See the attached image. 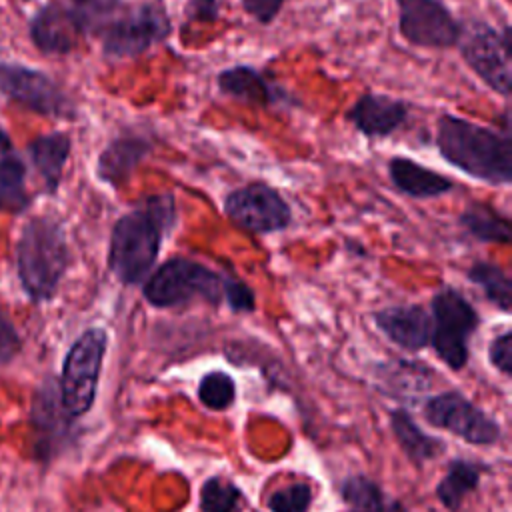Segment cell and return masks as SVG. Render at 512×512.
Instances as JSON below:
<instances>
[{
  "mask_svg": "<svg viewBox=\"0 0 512 512\" xmlns=\"http://www.w3.org/2000/svg\"><path fill=\"white\" fill-rule=\"evenodd\" d=\"M176 226L172 194H150L122 214L110 232L108 268L124 286L142 284L154 270L164 240Z\"/></svg>",
  "mask_w": 512,
  "mask_h": 512,
  "instance_id": "obj_1",
  "label": "cell"
},
{
  "mask_svg": "<svg viewBox=\"0 0 512 512\" xmlns=\"http://www.w3.org/2000/svg\"><path fill=\"white\" fill-rule=\"evenodd\" d=\"M434 142L440 156L470 178L490 186L512 182L510 130L482 126L446 112L436 120Z\"/></svg>",
  "mask_w": 512,
  "mask_h": 512,
  "instance_id": "obj_2",
  "label": "cell"
},
{
  "mask_svg": "<svg viewBox=\"0 0 512 512\" xmlns=\"http://www.w3.org/2000/svg\"><path fill=\"white\" fill-rule=\"evenodd\" d=\"M18 276L34 302L50 300L70 264V250L62 226L50 216H36L22 228L18 250Z\"/></svg>",
  "mask_w": 512,
  "mask_h": 512,
  "instance_id": "obj_3",
  "label": "cell"
},
{
  "mask_svg": "<svg viewBox=\"0 0 512 512\" xmlns=\"http://www.w3.org/2000/svg\"><path fill=\"white\" fill-rule=\"evenodd\" d=\"M226 274H220L202 262L186 256H174L162 262L142 286V294L148 304L156 308H172L186 304L194 298H202L210 304L224 302Z\"/></svg>",
  "mask_w": 512,
  "mask_h": 512,
  "instance_id": "obj_4",
  "label": "cell"
},
{
  "mask_svg": "<svg viewBox=\"0 0 512 512\" xmlns=\"http://www.w3.org/2000/svg\"><path fill=\"white\" fill-rule=\"evenodd\" d=\"M170 32L172 22L162 0L128 4L102 30V52L108 58H136L164 42Z\"/></svg>",
  "mask_w": 512,
  "mask_h": 512,
  "instance_id": "obj_5",
  "label": "cell"
},
{
  "mask_svg": "<svg viewBox=\"0 0 512 512\" xmlns=\"http://www.w3.org/2000/svg\"><path fill=\"white\" fill-rule=\"evenodd\" d=\"M466 66L496 94L508 98L512 92V32L510 24L494 28L484 20L462 24L456 44Z\"/></svg>",
  "mask_w": 512,
  "mask_h": 512,
  "instance_id": "obj_6",
  "label": "cell"
},
{
  "mask_svg": "<svg viewBox=\"0 0 512 512\" xmlns=\"http://www.w3.org/2000/svg\"><path fill=\"white\" fill-rule=\"evenodd\" d=\"M108 336L102 328H88L70 346L60 378V400L68 416L76 418L92 408Z\"/></svg>",
  "mask_w": 512,
  "mask_h": 512,
  "instance_id": "obj_7",
  "label": "cell"
},
{
  "mask_svg": "<svg viewBox=\"0 0 512 512\" xmlns=\"http://www.w3.org/2000/svg\"><path fill=\"white\" fill-rule=\"evenodd\" d=\"M430 308V344L444 364L460 370L468 362V342L478 328V312L462 296V292L452 286L438 290L430 302Z\"/></svg>",
  "mask_w": 512,
  "mask_h": 512,
  "instance_id": "obj_8",
  "label": "cell"
},
{
  "mask_svg": "<svg viewBox=\"0 0 512 512\" xmlns=\"http://www.w3.org/2000/svg\"><path fill=\"white\" fill-rule=\"evenodd\" d=\"M222 210L234 226L250 234H274L292 224L290 204L266 182H248L230 190Z\"/></svg>",
  "mask_w": 512,
  "mask_h": 512,
  "instance_id": "obj_9",
  "label": "cell"
},
{
  "mask_svg": "<svg viewBox=\"0 0 512 512\" xmlns=\"http://www.w3.org/2000/svg\"><path fill=\"white\" fill-rule=\"evenodd\" d=\"M400 36L420 48H452L462 36V22L442 0H396Z\"/></svg>",
  "mask_w": 512,
  "mask_h": 512,
  "instance_id": "obj_10",
  "label": "cell"
},
{
  "mask_svg": "<svg viewBox=\"0 0 512 512\" xmlns=\"http://www.w3.org/2000/svg\"><path fill=\"white\" fill-rule=\"evenodd\" d=\"M424 416L432 426L446 428L470 444H494L500 438V426L460 392L432 396Z\"/></svg>",
  "mask_w": 512,
  "mask_h": 512,
  "instance_id": "obj_11",
  "label": "cell"
},
{
  "mask_svg": "<svg viewBox=\"0 0 512 512\" xmlns=\"http://www.w3.org/2000/svg\"><path fill=\"white\" fill-rule=\"evenodd\" d=\"M0 92L44 116L72 114V102L60 86L44 72L22 64H0Z\"/></svg>",
  "mask_w": 512,
  "mask_h": 512,
  "instance_id": "obj_12",
  "label": "cell"
},
{
  "mask_svg": "<svg viewBox=\"0 0 512 512\" xmlns=\"http://www.w3.org/2000/svg\"><path fill=\"white\" fill-rule=\"evenodd\" d=\"M410 108L404 100L388 94L364 92L348 108V122L366 138H388L408 120Z\"/></svg>",
  "mask_w": 512,
  "mask_h": 512,
  "instance_id": "obj_13",
  "label": "cell"
},
{
  "mask_svg": "<svg viewBox=\"0 0 512 512\" xmlns=\"http://www.w3.org/2000/svg\"><path fill=\"white\" fill-rule=\"evenodd\" d=\"M154 142L144 132H124L112 138L98 156L96 176L110 188H120L140 162L152 152Z\"/></svg>",
  "mask_w": 512,
  "mask_h": 512,
  "instance_id": "obj_14",
  "label": "cell"
},
{
  "mask_svg": "<svg viewBox=\"0 0 512 512\" xmlns=\"http://www.w3.org/2000/svg\"><path fill=\"white\" fill-rule=\"evenodd\" d=\"M30 36L34 46L50 56L70 54L80 42V28L70 10L62 2L44 4L30 22Z\"/></svg>",
  "mask_w": 512,
  "mask_h": 512,
  "instance_id": "obj_15",
  "label": "cell"
},
{
  "mask_svg": "<svg viewBox=\"0 0 512 512\" xmlns=\"http://www.w3.org/2000/svg\"><path fill=\"white\" fill-rule=\"evenodd\" d=\"M216 84L224 96H230L244 104L272 106L288 98L282 86H278L262 70L248 64H236L220 70L216 76Z\"/></svg>",
  "mask_w": 512,
  "mask_h": 512,
  "instance_id": "obj_16",
  "label": "cell"
},
{
  "mask_svg": "<svg viewBox=\"0 0 512 512\" xmlns=\"http://www.w3.org/2000/svg\"><path fill=\"white\" fill-rule=\"evenodd\" d=\"M376 326L400 348L420 350L430 344L432 320L430 314L418 304L388 306L374 312Z\"/></svg>",
  "mask_w": 512,
  "mask_h": 512,
  "instance_id": "obj_17",
  "label": "cell"
},
{
  "mask_svg": "<svg viewBox=\"0 0 512 512\" xmlns=\"http://www.w3.org/2000/svg\"><path fill=\"white\" fill-rule=\"evenodd\" d=\"M388 178L398 192L414 200H432L454 190V180L406 156L388 160Z\"/></svg>",
  "mask_w": 512,
  "mask_h": 512,
  "instance_id": "obj_18",
  "label": "cell"
},
{
  "mask_svg": "<svg viewBox=\"0 0 512 512\" xmlns=\"http://www.w3.org/2000/svg\"><path fill=\"white\" fill-rule=\"evenodd\" d=\"M70 148H72V142L66 132L44 134V136H38L30 144V148H28L30 160H32L34 168L38 170V174L44 182V188L48 192L58 190L64 166L70 156Z\"/></svg>",
  "mask_w": 512,
  "mask_h": 512,
  "instance_id": "obj_19",
  "label": "cell"
},
{
  "mask_svg": "<svg viewBox=\"0 0 512 512\" xmlns=\"http://www.w3.org/2000/svg\"><path fill=\"white\" fill-rule=\"evenodd\" d=\"M468 236L484 244H510L512 224L506 214L486 202H470L458 216Z\"/></svg>",
  "mask_w": 512,
  "mask_h": 512,
  "instance_id": "obj_20",
  "label": "cell"
},
{
  "mask_svg": "<svg viewBox=\"0 0 512 512\" xmlns=\"http://www.w3.org/2000/svg\"><path fill=\"white\" fill-rule=\"evenodd\" d=\"M466 278L482 290L486 300H490L502 312H510L512 304V280L504 268L488 260H476L468 270Z\"/></svg>",
  "mask_w": 512,
  "mask_h": 512,
  "instance_id": "obj_21",
  "label": "cell"
},
{
  "mask_svg": "<svg viewBox=\"0 0 512 512\" xmlns=\"http://www.w3.org/2000/svg\"><path fill=\"white\" fill-rule=\"evenodd\" d=\"M342 498L352 512H404V506L386 496L378 484L364 476L348 478L342 486Z\"/></svg>",
  "mask_w": 512,
  "mask_h": 512,
  "instance_id": "obj_22",
  "label": "cell"
},
{
  "mask_svg": "<svg viewBox=\"0 0 512 512\" xmlns=\"http://www.w3.org/2000/svg\"><path fill=\"white\" fill-rule=\"evenodd\" d=\"M392 430H394L398 442L402 444L404 452H406L416 464H422L424 460L436 458V456L444 450V444H442L438 438L424 434V432L414 424V420L410 418V414L404 412V410H396V412L392 414Z\"/></svg>",
  "mask_w": 512,
  "mask_h": 512,
  "instance_id": "obj_23",
  "label": "cell"
},
{
  "mask_svg": "<svg viewBox=\"0 0 512 512\" xmlns=\"http://www.w3.org/2000/svg\"><path fill=\"white\" fill-rule=\"evenodd\" d=\"M480 482V468L472 462H462L456 460L450 464L448 472L444 474V478L440 480V484L436 486V494L438 500L452 512H456L460 508V504L464 502V498L476 490Z\"/></svg>",
  "mask_w": 512,
  "mask_h": 512,
  "instance_id": "obj_24",
  "label": "cell"
},
{
  "mask_svg": "<svg viewBox=\"0 0 512 512\" xmlns=\"http://www.w3.org/2000/svg\"><path fill=\"white\" fill-rule=\"evenodd\" d=\"M122 6L124 0H68L66 4L82 36H100L112 18L122 10Z\"/></svg>",
  "mask_w": 512,
  "mask_h": 512,
  "instance_id": "obj_25",
  "label": "cell"
},
{
  "mask_svg": "<svg viewBox=\"0 0 512 512\" xmlns=\"http://www.w3.org/2000/svg\"><path fill=\"white\" fill-rule=\"evenodd\" d=\"M24 176L26 168L16 156L0 158V210L22 212L28 206Z\"/></svg>",
  "mask_w": 512,
  "mask_h": 512,
  "instance_id": "obj_26",
  "label": "cell"
},
{
  "mask_svg": "<svg viewBox=\"0 0 512 512\" xmlns=\"http://www.w3.org/2000/svg\"><path fill=\"white\" fill-rule=\"evenodd\" d=\"M242 492L226 478H210L200 490V508L204 512H238Z\"/></svg>",
  "mask_w": 512,
  "mask_h": 512,
  "instance_id": "obj_27",
  "label": "cell"
},
{
  "mask_svg": "<svg viewBox=\"0 0 512 512\" xmlns=\"http://www.w3.org/2000/svg\"><path fill=\"white\" fill-rule=\"evenodd\" d=\"M198 396L200 402L210 408V410H224L234 402L236 396V386L230 374L222 370L208 372L198 386Z\"/></svg>",
  "mask_w": 512,
  "mask_h": 512,
  "instance_id": "obj_28",
  "label": "cell"
},
{
  "mask_svg": "<svg viewBox=\"0 0 512 512\" xmlns=\"http://www.w3.org/2000/svg\"><path fill=\"white\" fill-rule=\"evenodd\" d=\"M312 504V490L304 482L290 484L272 494L268 506L272 512H308Z\"/></svg>",
  "mask_w": 512,
  "mask_h": 512,
  "instance_id": "obj_29",
  "label": "cell"
},
{
  "mask_svg": "<svg viewBox=\"0 0 512 512\" xmlns=\"http://www.w3.org/2000/svg\"><path fill=\"white\" fill-rule=\"evenodd\" d=\"M224 302L234 312H252L254 310V292L246 282L230 276L228 284H226Z\"/></svg>",
  "mask_w": 512,
  "mask_h": 512,
  "instance_id": "obj_30",
  "label": "cell"
},
{
  "mask_svg": "<svg viewBox=\"0 0 512 512\" xmlns=\"http://www.w3.org/2000/svg\"><path fill=\"white\" fill-rule=\"evenodd\" d=\"M488 358L492 362V366L496 370H500L502 374H510L512 372V332L506 330L500 336H496L490 342L488 348Z\"/></svg>",
  "mask_w": 512,
  "mask_h": 512,
  "instance_id": "obj_31",
  "label": "cell"
},
{
  "mask_svg": "<svg viewBox=\"0 0 512 512\" xmlns=\"http://www.w3.org/2000/svg\"><path fill=\"white\" fill-rule=\"evenodd\" d=\"M220 2L218 0H186L184 4V20L212 24L218 20Z\"/></svg>",
  "mask_w": 512,
  "mask_h": 512,
  "instance_id": "obj_32",
  "label": "cell"
},
{
  "mask_svg": "<svg viewBox=\"0 0 512 512\" xmlns=\"http://www.w3.org/2000/svg\"><path fill=\"white\" fill-rule=\"evenodd\" d=\"M20 350V336L6 316V312L0 308V364L10 362Z\"/></svg>",
  "mask_w": 512,
  "mask_h": 512,
  "instance_id": "obj_33",
  "label": "cell"
},
{
  "mask_svg": "<svg viewBox=\"0 0 512 512\" xmlns=\"http://www.w3.org/2000/svg\"><path fill=\"white\" fill-rule=\"evenodd\" d=\"M240 4L252 20L260 24H270L280 14L284 0H240Z\"/></svg>",
  "mask_w": 512,
  "mask_h": 512,
  "instance_id": "obj_34",
  "label": "cell"
},
{
  "mask_svg": "<svg viewBox=\"0 0 512 512\" xmlns=\"http://www.w3.org/2000/svg\"><path fill=\"white\" fill-rule=\"evenodd\" d=\"M10 150H12V146H10V138H8V134L4 132V128L0 126V158L8 156V154H10Z\"/></svg>",
  "mask_w": 512,
  "mask_h": 512,
  "instance_id": "obj_35",
  "label": "cell"
}]
</instances>
